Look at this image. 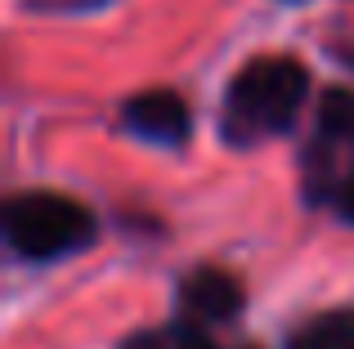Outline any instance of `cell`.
I'll use <instances>...</instances> for the list:
<instances>
[{
    "mask_svg": "<svg viewBox=\"0 0 354 349\" xmlns=\"http://www.w3.org/2000/svg\"><path fill=\"white\" fill-rule=\"evenodd\" d=\"M310 94V72L287 54H265L251 59L234 72L225 90V117L220 130L234 148H251L260 139L287 134L296 121V112L305 108Z\"/></svg>",
    "mask_w": 354,
    "mask_h": 349,
    "instance_id": "cell-1",
    "label": "cell"
},
{
    "mask_svg": "<svg viewBox=\"0 0 354 349\" xmlns=\"http://www.w3.org/2000/svg\"><path fill=\"white\" fill-rule=\"evenodd\" d=\"M99 224L77 197H63L50 188L14 192L5 201V242L18 260L54 264L63 255H77L95 242Z\"/></svg>",
    "mask_w": 354,
    "mask_h": 349,
    "instance_id": "cell-2",
    "label": "cell"
},
{
    "mask_svg": "<svg viewBox=\"0 0 354 349\" xmlns=\"http://www.w3.org/2000/svg\"><path fill=\"white\" fill-rule=\"evenodd\" d=\"M121 126H126L135 139L157 143V148H180L193 134V117L175 90H144V94L126 99L121 108Z\"/></svg>",
    "mask_w": 354,
    "mask_h": 349,
    "instance_id": "cell-3",
    "label": "cell"
},
{
    "mask_svg": "<svg viewBox=\"0 0 354 349\" xmlns=\"http://www.w3.org/2000/svg\"><path fill=\"white\" fill-rule=\"evenodd\" d=\"M180 305L189 314V323H229L242 309V282L225 269H193L180 282Z\"/></svg>",
    "mask_w": 354,
    "mask_h": 349,
    "instance_id": "cell-4",
    "label": "cell"
},
{
    "mask_svg": "<svg viewBox=\"0 0 354 349\" xmlns=\"http://www.w3.org/2000/svg\"><path fill=\"white\" fill-rule=\"evenodd\" d=\"M283 349H354V309H323L305 318Z\"/></svg>",
    "mask_w": 354,
    "mask_h": 349,
    "instance_id": "cell-5",
    "label": "cell"
},
{
    "mask_svg": "<svg viewBox=\"0 0 354 349\" xmlns=\"http://www.w3.org/2000/svg\"><path fill=\"white\" fill-rule=\"evenodd\" d=\"M319 134L328 143L354 148V90H328L319 103Z\"/></svg>",
    "mask_w": 354,
    "mask_h": 349,
    "instance_id": "cell-6",
    "label": "cell"
},
{
    "mask_svg": "<svg viewBox=\"0 0 354 349\" xmlns=\"http://www.w3.org/2000/svg\"><path fill=\"white\" fill-rule=\"evenodd\" d=\"M332 206H337V215L346 219V224H354V174L341 179V188L332 192Z\"/></svg>",
    "mask_w": 354,
    "mask_h": 349,
    "instance_id": "cell-7",
    "label": "cell"
},
{
    "mask_svg": "<svg viewBox=\"0 0 354 349\" xmlns=\"http://www.w3.org/2000/svg\"><path fill=\"white\" fill-rule=\"evenodd\" d=\"M126 349H171V336L166 332H148V336H139V341H130Z\"/></svg>",
    "mask_w": 354,
    "mask_h": 349,
    "instance_id": "cell-8",
    "label": "cell"
}]
</instances>
